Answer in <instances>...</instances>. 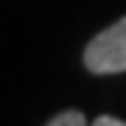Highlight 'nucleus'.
Masks as SVG:
<instances>
[{
  "label": "nucleus",
  "mask_w": 126,
  "mask_h": 126,
  "mask_svg": "<svg viewBox=\"0 0 126 126\" xmlns=\"http://www.w3.org/2000/svg\"><path fill=\"white\" fill-rule=\"evenodd\" d=\"M83 64L94 75L126 73V16L89 40L83 51Z\"/></svg>",
  "instance_id": "obj_1"
},
{
  "label": "nucleus",
  "mask_w": 126,
  "mask_h": 126,
  "mask_svg": "<svg viewBox=\"0 0 126 126\" xmlns=\"http://www.w3.org/2000/svg\"><path fill=\"white\" fill-rule=\"evenodd\" d=\"M48 126H86V115L80 110H64V113L48 118Z\"/></svg>",
  "instance_id": "obj_2"
},
{
  "label": "nucleus",
  "mask_w": 126,
  "mask_h": 126,
  "mask_svg": "<svg viewBox=\"0 0 126 126\" xmlns=\"http://www.w3.org/2000/svg\"><path fill=\"white\" fill-rule=\"evenodd\" d=\"M94 126H126V121L113 118V115H99V118L94 121Z\"/></svg>",
  "instance_id": "obj_3"
}]
</instances>
